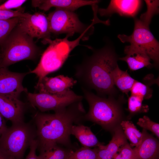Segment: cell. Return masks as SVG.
Returning a JSON list of instances; mask_svg holds the SVG:
<instances>
[{
    "label": "cell",
    "instance_id": "cell-11",
    "mask_svg": "<svg viewBox=\"0 0 159 159\" xmlns=\"http://www.w3.org/2000/svg\"><path fill=\"white\" fill-rule=\"evenodd\" d=\"M29 72H11L7 68H0V94L17 98L23 92H27L22 85L23 80Z\"/></svg>",
    "mask_w": 159,
    "mask_h": 159
},
{
    "label": "cell",
    "instance_id": "cell-6",
    "mask_svg": "<svg viewBox=\"0 0 159 159\" xmlns=\"http://www.w3.org/2000/svg\"><path fill=\"white\" fill-rule=\"evenodd\" d=\"M36 138V129L23 122L12 124L0 138V151L15 159H22L25 150Z\"/></svg>",
    "mask_w": 159,
    "mask_h": 159
},
{
    "label": "cell",
    "instance_id": "cell-17",
    "mask_svg": "<svg viewBox=\"0 0 159 159\" xmlns=\"http://www.w3.org/2000/svg\"><path fill=\"white\" fill-rule=\"evenodd\" d=\"M113 131L112 138L109 143L106 145L103 144L97 147L98 159H113L120 148L127 143L120 125Z\"/></svg>",
    "mask_w": 159,
    "mask_h": 159
},
{
    "label": "cell",
    "instance_id": "cell-26",
    "mask_svg": "<svg viewBox=\"0 0 159 159\" xmlns=\"http://www.w3.org/2000/svg\"><path fill=\"white\" fill-rule=\"evenodd\" d=\"M137 124L143 129L151 132L156 137L159 138V124L151 120L147 116L145 115L140 118Z\"/></svg>",
    "mask_w": 159,
    "mask_h": 159
},
{
    "label": "cell",
    "instance_id": "cell-12",
    "mask_svg": "<svg viewBox=\"0 0 159 159\" xmlns=\"http://www.w3.org/2000/svg\"><path fill=\"white\" fill-rule=\"evenodd\" d=\"M77 82L73 78L63 75L54 77L46 76L38 81L35 87L39 92L59 95L71 90Z\"/></svg>",
    "mask_w": 159,
    "mask_h": 159
},
{
    "label": "cell",
    "instance_id": "cell-18",
    "mask_svg": "<svg viewBox=\"0 0 159 159\" xmlns=\"http://www.w3.org/2000/svg\"><path fill=\"white\" fill-rule=\"evenodd\" d=\"M124 52L126 56L119 58V59L126 62L131 71H135L144 67H150L153 65L149 57L143 52L125 49Z\"/></svg>",
    "mask_w": 159,
    "mask_h": 159
},
{
    "label": "cell",
    "instance_id": "cell-8",
    "mask_svg": "<svg viewBox=\"0 0 159 159\" xmlns=\"http://www.w3.org/2000/svg\"><path fill=\"white\" fill-rule=\"evenodd\" d=\"M92 22L87 25L81 21L78 15L74 12L56 8L47 16L51 33L55 35L65 34L70 37L75 33L81 34L88 31L93 25L97 23H103L96 14Z\"/></svg>",
    "mask_w": 159,
    "mask_h": 159
},
{
    "label": "cell",
    "instance_id": "cell-36",
    "mask_svg": "<svg viewBox=\"0 0 159 159\" xmlns=\"http://www.w3.org/2000/svg\"><path fill=\"white\" fill-rule=\"evenodd\" d=\"M10 159H15L14 158L12 157H11Z\"/></svg>",
    "mask_w": 159,
    "mask_h": 159
},
{
    "label": "cell",
    "instance_id": "cell-16",
    "mask_svg": "<svg viewBox=\"0 0 159 159\" xmlns=\"http://www.w3.org/2000/svg\"><path fill=\"white\" fill-rule=\"evenodd\" d=\"M142 140L133 148L135 159H158L159 143L157 139L143 129Z\"/></svg>",
    "mask_w": 159,
    "mask_h": 159
},
{
    "label": "cell",
    "instance_id": "cell-27",
    "mask_svg": "<svg viewBox=\"0 0 159 159\" xmlns=\"http://www.w3.org/2000/svg\"><path fill=\"white\" fill-rule=\"evenodd\" d=\"M143 100L138 96L131 95L128 100V110L131 114H135L142 111L143 108Z\"/></svg>",
    "mask_w": 159,
    "mask_h": 159
},
{
    "label": "cell",
    "instance_id": "cell-34",
    "mask_svg": "<svg viewBox=\"0 0 159 159\" xmlns=\"http://www.w3.org/2000/svg\"><path fill=\"white\" fill-rule=\"evenodd\" d=\"M2 59V49L1 47L0 46V68L1 62Z\"/></svg>",
    "mask_w": 159,
    "mask_h": 159
},
{
    "label": "cell",
    "instance_id": "cell-29",
    "mask_svg": "<svg viewBox=\"0 0 159 159\" xmlns=\"http://www.w3.org/2000/svg\"><path fill=\"white\" fill-rule=\"evenodd\" d=\"M30 14L24 13L22 11L0 10V20L8 19L16 17H25Z\"/></svg>",
    "mask_w": 159,
    "mask_h": 159
},
{
    "label": "cell",
    "instance_id": "cell-2",
    "mask_svg": "<svg viewBox=\"0 0 159 159\" xmlns=\"http://www.w3.org/2000/svg\"><path fill=\"white\" fill-rule=\"evenodd\" d=\"M117 59L114 51L109 47L95 50L76 66L75 80L81 88L94 90L99 96H113L117 92L112 73L118 65Z\"/></svg>",
    "mask_w": 159,
    "mask_h": 159
},
{
    "label": "cell",
    "instance_id": "cell-31",
    "mask_svg": "<svg viewBox=\"0 0 159 159\" xmlns=\"http://www.w3.org/2000/svg\"><path fill=\"white\" fill-rule=\"evenodd\" d=\"M38 145V141L36 138L32 141L29 146V152L25 159H43L42 155L41 154L38 156L36 154V150L37 148Z\"/></svg>",
    "mask_w": 159,
    "mask_h": 159
},
{
    "label": "cell",
    "instance_id": "cell-22",
    "mask_svg": "<svg viewBox=\"0 0 159 159\" xmlns=\"http://www.w3.org/2000/svg\"><path fill=\"white\" fill-rule=\"evenodd\" d=\"M23 17H16L8 19L0 20V46L4 44L13 29Z\"/></svg>",
    "mask_w": 159,
    "mask_h": 159
},
{
    "label": "cell",
    "instance_id": "cell-35",
    "mask_svg": "<svg viewBox=\"0 0 159 159\" xmlns=\"http://www.w3.org/2000/svg\"><path fill=\"white\" fill-rule=\"evenodd\" d=\"M4 1V0H0V4L3 3Z\"/></svg>",
    "mask_w": 159,
    "mask_h": 159
},
{
    "label": "cell",
    "instance_id": "cell-25",
    "mask_svg": "<svg viewBox=\"0 0 159 159\" xmlns=\"http://www.w3.org/2000/svg\"><path fill=\"white\" fill-rule=\"evenodd\" d=\"M130 92L131 95L138 96L143 100L149 99L152 95V90L149 86L137 80L132 85Z\"/></svg>",
    "mask_w": 159,
    "mask_h": 159
},
{
    "label": "cell",
    "instance_id": "cell-4",
    "mask_svg": "<svg viewBox=\"0 0 159 159\" xmlns=\"http://www.w3.org/2000/svg\"><path fill=\"white\" fill-rule=\"evenodd\" d=\"M1 48L0 68H7L22 60H36L42 53L33 38L24 32L18 24L11 32Z\"/></svg>",
    "mask_w": 159,
    "mask_h": 159
},
{
    "label": "cell",
    "instance_id": "cell-1",
    "mask_svg": "<svg viewBox=\"0 0 159 159\" xmlns=\"http://www.w3.org/2000/svg\"><path fill=\"white\" fill-rule=\"evenodd\" d=\"M82 101L54 111L38 112L34 117L36 139L40 152L56 145L70 147L71 129L75 123L84 120L86 113Z\"/></svg>",
    "mask_w": 159,
    "mask_h": 159
},
{
    "label": "cell",
    "instance_id": "cell-15",
    "mask_svg": "<svg viewBox=\"0 0 159 159\" xmlns=\"http://www.w3.org/2000/svg\"><path fill=\"white\" fill-rule=\"evenodd\" d=\"M140 0H112L105 9H98L101 16H108L116 13L120 16L134 17L137 13L141 4Z\"/></svg>",
    "mask_w": 159,
    "mask_h": 159
},
{
    "label": "cell",
    "instance_id": "cell-10",
    "mask_svg": "<svg viewBox=\"0 0 159 159\" xmlns=\"http://www.w3.org/2000/svg\"><path fill=\"white\" fill-rule=\"evenodd\" d=\"M18 25L24 32L33 38L42 39L44 44H47L51 39L47 16L43 13L30 14L22 18Z\"/></svg>",
    "mask_w": 159,
    "mask_h": 159
},
{
    "label": "cell",
    "instance_id": "cell-20",
    "mask_svg": "<svg viewBox=\"0 0 159 159\" xmlns=\"http://www.w3.org/2000/svg\"><path fill=\"white\" fill-rule=\"evenodd\" d=\"M112 76L114 85L122 93L127 95L136 81L130 76L127 71L121 70L118 65L112 71Z\"/></svg>",
    "mask_w": 159,
    "mask_h": 159
},
{
    "label": "cell",
    "instance_id": "cell-13",
    "mask_svg": "<svg viewBox=\"0 0 159 159\" xmlns=\"http://www.w3.org/2000/svg\"><path fill=\"white\" fill-rule=\"evenodd\" d=\"M25 103L18 98L0 94V114L12 124L24 122Z\"/></svg>",
    "mask_w": 159,
    "mask_h": 159
},
{
    "label": "cell",
    "instance_id": "cell-3",
    "mask_svg": "<svg viewBox=\"0 0 159 159\" xmlns=\"http://www.w3.org/2000/svg\"><path fill=\"white\" fill-rule=\"evenodd\" d=\"M81 89L83 98L89 106L84 120L95 123L108 130H113L119 125L122 121V111L120 104L113 96L101 97L91 91Z\"/></svg>",
    "mask_w": 159,
    "mask_h": 159
},
{
    "label": "cell",
    "instance_id": "cell-33",
    "mask_svg": "<svg viewBox=\"0 0 159 159\" xmlns=\"http://www.w3.org/2000/svg\"><path fill=\"white\" fill-rule=\"evenodd\" d=\"M10 157L0 151V159H10Z\"/></svg>",
    "mask_w": 159,
    "mask_h": 159
},
{
    "label": "cell",
    "instance_id": "cell-19",
    "mask_svg": "<svg viewBox=\"0 0 159 159\" xmlns=\"http://www.w3.org/2000/svg\"><path fill=\"white\" fill-rule=\"evenodd\" d=\"M71 134L76 137L84 147L96 148L103 144L99 141L90 127L83 125H73Z\"/></svg>",
    "mask_w": 159,
    "mask_h": 159
},
{
    "label": "cell",
    "instance_id": "cell-21",
    "mask_svg": "<svg viewBox=\"0 0 159 159\" xmlns=\"http://www.w3.org/2000/svg\"><path fill=\"white\" fill-rule=\"evenodd\" d=\"M120 125L127 138L130 142L132 147H136L141 143L143 135L132 122L128 120H122Z\"/></svg>",
    "mask_w": 159,
    "mask_h": 159
},
{
    "label": "cell",
    "instance_id": "cell-23",
    "mask_svg": "<svg viewBox=\"0 0 159 159\" xmlns=\"http://www.w3.org/2000/svg\"><path fill=\"white\" fill-rule=\"evenodd\" d=\"M97 152V147H82L75 151L71 150L67 159H98Z\"/></svg>",
    "mask_w": 159,
    "mask_h": 159
},
{
    "label": "cell",
    "instance_id": "cell-14",
    "mask_svg": "<svg viewBox=\"0 0 159 159\" xmlns=\"http://www.w3.org/2000/svg\"><path fill=\"white\" fill-rule=\"evenodd\" d=\"M99 0H33L31 1L33 7H38L44 11H47L54 7L74 12L79 8L87 5L97 4Z\"/></svg>",
    "mask_w": 159,
    "mask_h": 159
},
{
    "label": "cell",
    "instance_id": "cell-28",
    "mask_svg": "<svg viewBox=\"0 0 159 159\" xmlns=\"http://www.w3.org/2000/svg\"><path fill=\"white\" fill-rule=\"evenodd\" d=\"M113 159H135L133 148L127 143L120 148Z\"/></svg>",
    "mask_w": 159,
    "mask_h": 159
},
{
    "label": "cell",
    "instance_id": "cell-9",
    "mask_svg": "<svg viewBox=\"0 0 159 159\" xmlns=\"http://www.w3.org/2000/svg\"><path fill=\"white\" fill-rule=\"evenodd\" d=\"M28 100L31 105L42 112L54 111L76 102L82 101V96L70 90L63 94L56 95L44 93H31L27 92Z\"/></svg>",
    "mask_w": 159,
    "mask_h": 159
},
{
    "label": "cell",
    "instance_id": "cell-24",
    "mask_svg": "<svg viewBox=\"0 0 159 159\" xmlns=\"http://www.w3.org/2000/svg\"><path fill=\"white\" fill-rule=\"evenodd\" d=\"M71 150L59 145L40 152L43 159H67Z\"/></svg>",
    "mask_w": 159,
    "mask_h": 159
},
{
    "label": "cell",
    "instance_id": "cell-7",
    "mask_svg": "<svg viewBox=\"0 0 159 159\" xmlns=\"http://www.w3.org/2000/svg\"><path fill=\"white\" fill-rule=\"evenodd\" d=\"M150 22L140 18L135 19L133 31L130 36L119 34L118 38L123 43L129 42L127 49L135 50L146 53L158 67L159 59V44L149 28Z\"/></svg>",
    "mask_w": 159,
    "mask_h": 159
},
{
    "label": "cell",
    "instance_id": "cell-5",
    "mask_svg": "<svg viewBox=\"0 0 159 159\" xmlns=\"http://www.w3.org/2000/svg\"><path fill=\"white\" fill-rule=\"evenodd\" d=\"M87 32L81 34L75 39L70 41L69 35L62 39L50 40L49 46L42 54L39 63L37 66L29 73L36 75L38 80L48 74L59 69L63 65L71 51L80 45V40Z\"/></svg>",
    "mask_w": 159,
    "mask_h": 159
},
{
    "label": "cell",
    "instance_id": "cell-32",
    "mask_svg": "<svg viewBox=\"0 0 159 159\" xmlns=\"http://www.w3.org/2000/svg\"><path fill=\"white\" fill-rule=\"evenodd\" d=\"M7 128L4 118L0 114V138Z\"/></svg>",
    "mask_w": 159,
    "mask_h": 159
},
{
    "label": "cell",
    "instance_id": "cell-30",
    "mask_svg": "<svg viewBox=\"0 0 159 159\" xmlns=\"http://www.w3.org/2000/svg\"><path fill=\"white\" fill-rule=\"evenodd\" d=\"M0 4V10H12L17 9L20 10L21 6L26 1L25 0H8L5 1Z\"/></svg>",
    "mask_w": 159,
    "mask_h": 159
}]
</instances>
